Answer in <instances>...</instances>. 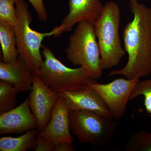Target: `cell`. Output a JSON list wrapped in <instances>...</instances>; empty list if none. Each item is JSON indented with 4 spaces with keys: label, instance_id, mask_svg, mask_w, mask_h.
Segmentation results:
<instances>
[{
    "label": "cell",
    "instance_id": "52a82bcc",
    "mask_svg": "<svg viewBox=\"0 0 151 151\" xmlns=\"http://www.w3.org/2000/svg\"><path fill=\"white\" fill-rule=\"evenodd\" d=\"M139 78H118L108 84L93 82L88 86L100 95L111 112L113 119L120 121L124 117L130 95Z\"/></svg>",
    "mask_w": 151,
    "mask_h": 151
},
{
    "label": "cell",
    "instance_id": "ac0fdd59",
    "mask_svg": "<svg viewBox=\"0 0 151 151\" xmlns=\"http://www.w3.org/2000/svg\"><path fill=\"white\" fill-rule=\"evenodd\" d=\"M140 96L144 97L146 111L151 114V78L139 81L136 84L130 94L129 101Z\"/></svg>",
    "mask_w": 151,
    "mask_h": 151
},
{
    "label": "cell",
    "instance_id": "30bf717a",
    "mask_svg": "<svg viewBox=\"0 0 151 151\" xmlns=\"http://www.w3.org/2000/svg\"><path fill=\"white\" fill-rule=\"evenodd\" d=\"M103 6L100 0H69L68 14L59 26L52 29L54 32L52 37H58L63 33L69 32L81 22H87L94 25Z\"/></svg>",
    "mask_w": 151,
    "mask_h": 151
},
{
    "label": "cell",
    "instance_id": "9c48e42d",
    "mask_svg": "<svg viewBox=\"0 0 151 151\" xmlns=\"http://www.w3.org/2000/svg\"><path fill=\"white\" fill-rule=\"evenodd\" d=\"M70 131L69 110L64 98L60 96L49 122L44 129L39 132L37 139L48 143L54 148L59 143H73L74 139Z\"/></svg>",
    "mask_w": 151,
    "mask_h": 151
},
{
    "label": "cell",
    "instance_id": "7c38bea8",
    "mask_svg": "<svg viewBox=\"0 0 151 151\" xmlns=\"http://www.w3.org/2000/svg\"><path fill=\"white\" fill-rule=\"evenodd\" d=\"M37 120L29 107V97L17 107L0 114V134H19L38 129Z\"/></svg>",
    "mask_w": 151,
    "mask_h": 151
},
{
    "label": "cell",
    "instance_id": "7a4b0ae2",
    "mask_svg": "<svg viewBox=\"0 0 151 151\" xmlns=\"http://www.w3.org/2000/svg\"><path fill=\"white\" fill-rule=\"evenodd\" d=\"M121 19L119 6L114 2L110 1L103 6L100 17L94 24L103 70L116 66L126 54L119 37Z\"/></svg>",
    "mask_w": 151,
    "mask_h": 151
},
{
    "label": "cell",
    "instance_id": "3957f363",
    "mask_svg": "<svg viewBox=\"0 0 151 151\" xmlns=\"http://www.w3.org/2000/svg\"><path fill=\"white\" fill-rule=\"evenodd\" d=\"M65 52L66 58L73 65L83 68L92 79L101 77V55L93 24L86 21L78 23Z\"/></svg>",
    "mask_w": 151,
    "mask_h": 151
},
{
    "label": "cell",
    "instance_id": "4fadbf2b",
    "mask_svg": "<svg viewBox=\"0 0 151 151\" xmlns=\"http://www.w3.org/2000/svg\"><path fill=\"white\" fill-rule=\"evenodd\" d=\"M32 79V73L19 55L14 62H0V79L12 84L19 93L30 91Z\"/></svg>",
    "mask_w": 151,
    "mask_h": 151
},
{
    "label": "cell",
    "instance_id": "2e32d148",
    "mask_svg": "<svg viewBox=\"0 0 151 151\" xmlns=\"http://www.w3.org/2000/svg\"><path fill=\"white\" fill-rule=\"evenodd\" d=\"M18 93L12 84L6 81H0V114L15 108Z\"/></svg>",
    "mask_w": 151,
    "mask_h": 151
},
{
    "label": "cell",
    "instance_id": "9a60e30c",
    "mask_svg": "<svg viewBox=\"0 0 151 151\" xmlns=\"http://www.w3.org/2000/svg\"><path fill=\"white\" fill-rule=\"evenodd\" d=\"M38 133V129H34L17 137H2L0 139V151H26L33 149Z\"/></svg>",
    "mask_w": 151,
    "mask_h": 151
},
{
    "label": "cell",
    "instance_id": "e0dca14e",
    "mask_svg": "<svg viewBox=\"0 0 151 151\" xmlns=\"http://www.w3.org/2000/svg\"><path fill=\"white\" fill-rule=\"evenodd\" d=\"M124 149L127 151H151L150 132L142 131L132 135L125 144Z\"/></svg>",
    "mask_w": 151,
    "mask_h": 151
},
{
    "label": "cell",
    "instance_id": "5b68a950",
    "mask_svg": "<svg viewBox=\"0 0 151 151\" xmlns=\"http://www.w3.org/2000/svg\"><path fill=\"white\" fill-rule=\"evenodd\" d=\"M70 131L78 141L93 147L109 145L118 127L114 119L85 110L69 111Z\"/></svg>",
    "mask_w": 151,
    "mask_h": 151
},
{
    "label": "cell",
    "instance_id": "5bb4252c",
    "mask_svg": "<svg viewBox=\"0 0 151 151\" xmlns=\"http://www.w3.org/2000/svg\"><path fill=\"white\" fill-rule=\"evenodd\" d=\"M0 43L2 61L8 63L14 62L19 56L14 29L12 26L3 21H0Z\"/></svg>",
    "mask_w": 151,
    "mask_h": 151
},
{
    "label": "cell",
    "instance_id": "d6986e66",
    "mask_svg": "<svg viewBox=\"0 0 151 151\" xmlns=\"http://www.w3.org/2000/svg\"><path fill=\"white\" fill-rule=\"evenodd\" d=\"M0 21L6 22L14 27L17 22L14 0H0Z\"/></svg>",
    "mask_w": 151,
    "mask_h": 151
},
{
    "label": "cell",
    "instance_id": "6da1fadb",
    "mask_svg": "<svg viewBox=\"0 0 151 151\" xmlns=\"http://www.w3.org/2000/svg\"><path fill=\"white\" fill-rule=\"evenodd\" d=\"M129 5L134 17L123 32L128 62L122 69L112 70L108 76L122 75L133 79L151 73V8L138 0H129Z\"/></svg>",
    "mask_w": 151,
    "mask_h": 151
},
{
    "label": "cell",
    "instance_id": "277c9868",
    "mask_svg": "<svg viewBox=\"0 0 151 151\" xmlns=\"http://www.w3.org/2000/svg\"><path fill=\"white\" fill-rule=\"evenodd\" d=\"M17 22L14 27L19 55L23 60L32 74L38 73L43 60L41 48L44 38L53 36L54 32L41 33L30 26L32 20L28 5L25 0H14Z\"/></svg>",
    "mask_w": 151,
    "mask_h": 151
},
{
    "label": "cell",
    "instance_id": "ffe728a7",
    "mask_svg": "<svg viewBox=\"0 0 151 151\" xmlns=\"http://www.w3.org/2000/svg\"><path fill=\"white\" fill-rule=\"evenodd\" d=\"M33 7L37 14L38 18L42 22L46 21L47 19V12L43 2V0H27Z\"/></svg>",
    "mask_w": 151,
    "mask_h": 151
},
{
    "label": "cell",
    "instance_id": "ba28073f",
    "mask_svg": "<svg viewBox=\"0 0 151 151\" xmlns=\"http://www.w3.org/2000/svg\"><path fill=\"white\" fill-rule=\"evenodd\" d=\"M32 87L28 96L29 107L37 120L39 132L46 127L52 109L60 97L55 92L46 85L38 73L32 74Z\"/></svg>",
    "mask_w": 151,
    "mask_h": 151
},
{
    "label": "cell",
    "instance_id": "44dd1931",
    "mask_svg": "<svg viewBox=\"0 0 151 151\" xmlns=\"http://www.w3.org/2000/svg\"><path fill=\"white\" fill-rule=\"evenodd\" d=\"M75 149L73 147L72 143L62 142L57 144L54 146L53 151H73Z\"/></svg>",
    "mask_w": 151,
    "mask_h": 151
},
{
    "label": "cell",
    "instance_id": "8992f818",
    "mask_svg": "<svg viewBox=\"0 0 151 151\" xmlns=\"http://www.w3.org/2000/svg\"><path fill=\"white\" fill-rule=\"evenodd\" d=\"M44 57L39 75L44 83L58 92L82 89L95 82L81 67L71 68L62 63L49 47L42 45Z\"/></svg>",
    "mask_w": 151,
    "mask_h": 151
},
{
    "label": "cell",
    "instance_id": "8fae6325",
    "mask_svg": "<svg viewBox=\"0 0 151 151\" xmlns=\"http://www.w3.org/2000/svg\"><path fill=\"white\" fill-rule=\"evenodd\" d=\"M59 94L65 100L69 111H92L107 119H114L100 95L88 86L77 90L60 92Z\"/></svg>",
    "mask_w": 151,
    "mask_h": 151
}]
</instances>
